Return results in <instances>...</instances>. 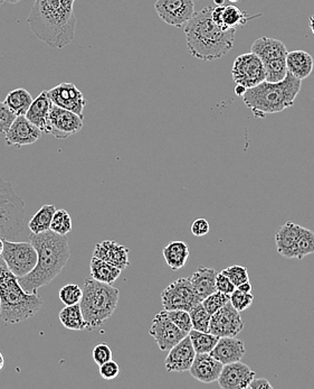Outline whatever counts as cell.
Returning <instances> with one entry per match:
<instances>
[{
  "label": "cell",
  "instance_id": "45",
  "mask_svg": "<svg viewBox=\"0 0 314 389\" xmlns=\"http://www.w3.org/2000/svg\"><path fill=\"white\" fill-rule=\"evenodd\" d=\"M100 367V375L102 378L105 380H113L117 378L120 374V366L117 363H115L113 359L112 360L107 361L101 365Z\"/></svg>",
  "mask_w": 314,
  "mask_h": 389
},
{
  "label": "cell",
  "instance_id": "7",
  "mask_svg": "<svg viewBox=\"0 0 314 389\" xmlns=\"http://www.w3.org/2000/svg\"><path fill=\"white\" fill-rule=\"evenodd\" d=\"M25 202L13 186L0 176V238L11 239L21 235L25 223Z\"/></svg>",
  "mask_w": 314,
  "mask_h": 389
},
{
  "label": "cell",
  "instance_id": "5",
  "mask_svg": "<svg viewBox=\"0 0 314 389\" xmlns=\"http://www.w3.org/2000/svg\"><path fill=\"white\" fill-rule=\"evenodd\" d=\"M42 305L38 294L25 292L19 277L9 271L0 256V319L7 324L21 323L36 315Z\"/></svg>",
  "mask_w": 314,
  "mask_h": 389
},
{
  "label": "cell",
  "instance_id": "2",
  "mask_svg": "<svg viewBox=\"0 0 314 389\" xmlns=\"http://www.w3.org/2000/svg\"><path fill=\"white\" fill-rule=\"evenodd\" d=\"M29 243L36 249V266L28 274L19 277V282L25 292L36 294L39 288L50 284L62 273L70 259V251L68 237L52 230L31 233Z\"/></svg>",
  "mask_w": 314,
  "mask_h": 389
},
{
  "label": "cell",
  "instance_id": "10",
  "mask_svg": "<svg viewBox=\"0 0 314 389\" xmlns=\"http://www.w3.org/2000/svg\"><path fill=\"white\" fill-rule=\"evenodd\" d=\"M161 302L166 311L184 310L189 312L200 300L194 292L189 278H179L168 285L161 293Z\"/></svg>",
  "mask_w": 314,
  "mask_h": 389
},
{
  "label": "cell",
  "instance_id": "13",
  "mask_svg": "<svg viewBox=\"0 0 314 389\" xmlns=\"http://www.w3.org/2000/svg\"><path fill=\"white\" fill-rule=\"evenodd\" d=\"M83 118L70 110L53 105L48 118V133L55 138L66 139L80 133L83 128Z\"/></svg>",
  "mask_w": 314,
  "mask_h": 389
},
{
  "label": "cell",
  "instance_id": "1",
  "mask_svg": "<svg viewBox=\"0 0 314 389\" xmlns=\"http://www.w3.org/2000/svg\"><path fill=\"white\" fill-rule=\"evenodd\" d=\"M72 0H35L27 23L37 39L53 49H64L75 37Z\"/></svg>",
  "mask_w": 314,
  "mask_h": 389
},
{
  "label": "cell",
  "instance_id": "50",
  "mask_svg": "<svg viewBox=\"0 0 314 389\" xmlns=\"http://www.w3.org/2000/svg\"><path fill=\"white\" fill-rule=\"evenodd\" d=\"M246 88H245V86H239V84H237L236 86H235V94H237V96H239V97H243V94H245V92H246Z\"/></svg>",
  "mask_w": 314,
  "mask_h": 389
},
{
  "label": "cell",
  "instance_id": "29",
  "mask_svg": "<svg viewBox=\"0 0 314 389\" xmlns=\"http://www.w3.org/2000/svg\"><path fill=\"white\" fill-rule=\"evenodd\" d=\"M58 318H60V321L62 322L63 325L68 330H72V331L88 330V324L84 320L80 304L66 305L58 314Z\"/></svg>",
  "mask_w": 314,
  "mask_h": 389
},
{
  "label": "cell",
  "instance_id": "53",
  "mask_svg": "<svg viewBox=\"0 0 314 389\" xmlns=\"http://www.w3.org/2000/svg\"><path fill=\"white\" fill-rule=\"evenodd\" d=\"M4 251V239L3 238H0V256H1V253H3Z\"/></svg>",
  "mask_w": 314,
  "mask_h": 389
},
{
  "label": "cell",
  "instance_id": "43",
  "mask_svg": "<svg viewBox=\"0 0 314 389\" xmlns=\"http://www.w3.org/2000/svg\"><path fill=\"white\" fill-rule=\"evenodd\" d=\"M16 117L17 116L5 105V102L0 101V133L1 135H5L7 133Z\"/></svg>",
  "mask_w": 314,
  "mask_h": 389
},
{
  "label": "cell",
  "instance_id": "20",
  "mask_svg": "<svg viewBox=\"0 0 314 389\" xmlns=\"http://www.w3.org/2000/svg\"><path fill=\"white\" fill-rule=\"evenodd\" d=\"M129 248L121 243L113 241H105L98 243L94 248L93 256L107 261L117 268L125 271L130 261H129Z\"/></svg>",
  "mask_w": 314,
  "mask_h": 389
},
{
  "label": "cell",
  "instance_id": "3",
  "mask_svg": "<svg viewBox=\"0 0 314 389\" xmlns=\"http://www.w3.org/2000/svg\"><path fill=\"white\" fill-rule=\"evenodd\" d=\"M213 7L203 8L184 26L188 52L202 61L223 58L234 46L236 29L219 27L211 19Z\"/></svg>",
  "mask_w": 314,
  "mask_h": 389
},
{
  "label": "cell",
  "instance_id": "55",
  "mask_svg": "<svg viewBox=\"0 0 314 389\" xmlns=\"http://www.w3.org/2000/svg\"><path fill=\"white\" fill-rule=\"evenodd\" d=\"M214 3L216 4V6L224 5V0H214Z\"/></svg>",
  "mask_w": 314,
  "mask_h": 389
},
{
  "label": "cell",
  "instance_id": "47",
  "mask_svg": "<svg viewBox=\"0 0 314 389\" xmlns=\"http://www.w3.org/2000/svg\"><path fill=\"white\" fill-rule=\"evenodd\" d=\"M209 230H211L209 222L204 218H199L192 222V233L195 237H204L209 233Z\"/></svg>",
  "mask_w": 314,
  "mask_h": 389
},
{
  "label": "cell",
  "instance_id": "58",
  "mask_svg": "<svg viewBox=\"0 0 314 389\" xmlns=\"http://www.w3.org/2000/svg\"><path fill=\"white\" fill-rule=\"evenodd\" d=\"M72 1H75V0H72Z\"/></svg>",
  "mask_w": 314,
  "mask_h": 389
},
{
  "label": "cell",
  "instance_id": "9",
  "mask_svg": "<svg viewBox=\"0 0 314 389\" xmlns=\"http://www.w3.org/2000/svg\"><path fill=\"white\" fill-rule=\"evenodd\" d=\"M231 76L235 84L251 89L265 81L264 63L253 52L239 55L231 68Z\"/></svg>",
  "mask_w": 314,
  "mask_h": 389
},
{
  "label": "cell",
  "instance_id": "14",
  "mask_svg": "<svg viewBox=\"0 0 314 389\" xmlns=\"http://www.w3.org/2000/svg\"><path fill=\"white\" fill-rule=\"evenodd\" d=\"M244 329V321L241 313L231 302L225 304L219 311L211 314L209 332L217 337H236Z\"/></svg>",
  "mask_w": 314,
  "mask_h": 389
},
{
  "label": "cell",
  "instance_id": "49",
  "mask_svg": "<svg viewBox=\"0 0 314 389\" xmlns=\"http://www.w3.org/2000/svg\"><path fill=\"white\" fill-rule=\"evenodd\" d=\"M237 290L243 291V292L245 293H252V284H251V282H245L243 283V284L239 285V286H237Z\"/></svg>",
  "mask_w": 314,
  "mask_h": 389
},
{
  "label": "cell",
  "instance_id": "15",
  "mask_svg": "<svg viewBox=\"0 0 314 389\" xmlns=\"http://www.w3.org/2000/svg\"><path fill=\"white\" fill-rule=\"evenodd\" d=\"M47 92L53 105L70 110L84 119V108L88 105V100L75 84L63 82L54 86L53 89L47 90Z\"/></svg>",
  "mask_w": 314,
  "mask_h": 389
},
{
  "label": "cell",
  "instance_id": "37",
  "mask_svg": "<svg viewBox=\"0 0 314 389\" xmlns=\"http://www.w3.org/2000/svg\"><path fill=\"white\" fill-rule=\"evenodd\" d=\"M50 230L58 235L66 236L72 231V218L66 210L61 209L55 211L51 222Z\"/></svg>",
  "mask_w": 314,
  "mask_h": 389
},
{
  "label": "cell",
  "instance_id": "16",
  "mask_svg": "<svg viewBox=\"0 0 314 389\" xmlns=\"http://www.w3.org/2000/svg\"><path fill=\"white\" fill-rule=\"evenodd\" d=\"M42 136V131L33 125L25 116H17L11 127L5 133V141L8 146L17 148L34 144Z\"/></svg>",
  "mask_w": 314,
  "mask_h": 389
},
{
  "label": "cell",
  "instance_id": "36",
  "mask_svg": "<svg viewBox=\"0 0 314 389\" xmlns=\"http://www.w3.org/2000/svg\"><path fill=\"white\" fill-rule=\"evenodd\" d=\"M314 253V233L307 228L301 227L299 241L296 246V259H303L304 257Z\"/></svg>",
  "mask_w": 314,
  "mask_h": 389
},
{
  "label": "cell",
  "instance_id": "18",
  "mask_svg": "<svg viewBox=\"0 0 314 389\" xmlns=\"http://www.w3.org/2000/svg\"><path fill=\"white\" fill-rule=\"evenodd\" d=\"M195 357V349L192 347L189 335H187L169 350L168 355L164 360V366L169 373L189 371Z\"/></svg>",
  "mask_w": 314,
  "mask_h": 389
},
{
  "label": "cell",
  "instance_id": "6",
  "mask_svg": "<svg viewBox=\"0 0 314 389\" xmlns=\"http://www.w3.org/2000/svg\"><path fill=\"white\" fill-rule=\"evenodd\" d=\"M83 295L80 300V308L88 330L98 329L115 313L119 302L120 292L113 285L98 282L93 278H86L83 284Z\"/></svg>",
  "mask_w": 314,
  "mask_h": 389
},
{
  "label": "cell",
  "instance_id": "54",
  "mask_svg": "<svg viewBox=\"0 0 314 389\" xmlns=\"http://www.w3.org/2000/svg\"><path fill=\"white\" fill-rule=\"evenodd\" d=\"M7 3L13 4V5H15V4H19L21 0H6Z\"/></svg>",
  "mask_w": 314,
  "mask_h": 389
},
{
  "label": "cell",
  "instance_id": "21",
  "mask_svg": "<svg viewBox=\"0 0 314 389\" xmlns=\"http://www.w3.org/2000/svg\"><path fill=\"white\" fill-rule=\"evenodd\" d=\"M301 226L288 221L276 230V251L286 259L296 257V246L299 241Z\"/></svg>",
  "mask_w": 314,
  "mask_h": 389
},
{
  "label": "cell",
  "instance_id": "27",
  "mask_svg": "<svg viewBox=\"0 0 314 389\" xmlns=\"http://www.w3.org/2000/svg\"><path fill=\"white\" fill-rule=\"evenodd\" d=\"M164 257L172 271H179L184 268L189 259V246L184 241H177L169 243L164 248Z\"/></svg>",
  "mask_w": 314,
  "mask_h": 389
},
{
  "label": "cell",
  "instance_id": "35",
  "mask_svg": "<svg viewBox=\"0 0 314 389\" xmlns=\"http://www.w3.org/2000/svg\"><path fill=\"white\" fill-rule=\"evenodd\" d=\"M189 315L192 319V329L197 330V331L209 332L211 315L206 311L202 302L190 310Z\"/></svg>",
  "mask_w": 314,
  "mask_h": 389
},
{
  "label": "cell",
  "instance_id": "30",
  "mask_svg": "<svg viewBox=\"0 0 314 389\" xmlns=\"http://www.w3.org/2000/svg\"><path fill=\"white\" fill-rule=\"evenodd\" d=\"M4 102L16 116H25L33 102V97L26 89L19 88L9 92Z\"/></svg>",
  "mask_w": 314,
  "mask_h": 389
},
{
  "label": "cell",
  "instance_id": "19",
  "mask_svg": "<svg viewBox=\"0 0 314 389\" xmlns=\"http://www.w3.org/2000/svg\"><path fill=\"white\" fill-rule=\"evenodd\" d=\"M223 363L214 358L211 353H196L189 371L196 380L203 384H211L219 380Z\"/></svg>",
  "mask_w": 314,
  "mask_h": 389
},
{
  "label": "cell",
  "instance_id": "48",
  "mask_svg": "<svg viewBox=\"0 0 314 389\" xmlns=\"http://www.w3.org/2000/svg\"><path fill=\"white\" fill-rule=\"evenodd\" d=\"M260 388H273V386L272 385H271V383L268 382V379H265V378L253 379L252 383L249 384L248 389H260Z\"/></svg>",
  "mask_w": 314,
  "mask_h": 389
},
{
  "label": "cell",
  "instance_id": "40",
  "mask_svg": "<svg viewBox=\"0 0 314 389\" xmlns=\"http://www.w3.org/2000/svg\"><path fill=\"white\" fill-rule=\"evenodd\" d=\"M225 276L229 277L231 282L235 285V286H239L243 283L248 282V271L246 267L241 266L239 264L231 265V266L227 267V268L221 271Z\"/></svg>",
  "mask_w": 314,
  "mask_h": 389
},
{
  "label": "cell",
  "instance_id": "4",
  "mask_svg": "<svg viewBox=\"0 0 314 389\" xmlns=\"http://www.w3.org/2000/svg\"><path fill=\"white\" fill-rule=\"evenodd\" d=\"M301 80L288 72L283 81L276 84L262 82L247 89L241 99L255 118H265L271 113H281L292 107L301 91Z\"/></svg>",
  "mask_w": 314,
  "mask_h": 389
},
{
  "label": "cell",
  "instance_id": "22",
  "mask_svg": "<svg viewBox=\"0 0 314 389\" xmlns=\"http://www.w3.org/2000/svg\"><path fill=\"white\" fill-rule=\"evenodd\" d=\"M211 355L223 365L241 361L245 355L244 341L236 337H221Z\"/></svg>",
  "mask_w": 314,
  "mask_h": 389
},
{
  "label": "cell",
  "instance_id": "11",
  "mask_svg": "<svg viewBox=\"0 0 314 389\" xmlns=\"http://www.w3.org/2000/svg\"><path fill=\"white\" fill-rule=\"evenodd\" d=\"M155 9L164 23L174 27L184 26L196 14L194 0H157Z\"/></svg>",
  "mask_w": 314,
  "mask_h": 389
},
{
  "label": "cell",
  "instance_id": "39",
  "mask_svg": "<svg viewBox=\"0 0 314 389\" xmlns=\"http://www.w3.org/2000/svg\"><path fill=\"white\" fill-rule=\"evenodd\" d=\"M83 295V290L76 284H68L60 290V298L66 305H74L80 303Z\"/></svg>",
  "mask_w": 314,
  "mask_h": 389
},
{
  "label": "cell",
  "instance_id": "57",
  "mask_svg": "<svg viewBox=\"0 0 314 389\" xmlns=\"http://www.w3.org/2000/svg\"><path fill=\"white\" fill-rule=\"evenodd\" d=\"M231 3H237V1H239V0H229Z\"/></svg>",
  "mask_w": 314,
  "mask_h": 389
},
{
  "label": "cell",
  "instance_id": "52",
  "mask_svg": "<svg viewBox=\"0 0 314 389\" xmlns=\"http://www.w3.org/2000/svg\"><path fill=\"white\" fill-rule=\"evenodd\" d=\"M5 366V359H4L3 353H0V370Z\"/></svg>",
  "mask_w": 314,
  "mask_h": 389
},
{
  "label": "cell",
  "instance_id": "41",
  "mask_svg": "<svg viewBox=\"0 0 314 389\" xmlns=\"http://www.w3.org/2000/svg\"><path fill=\"white\" fill-rule=\"evenodd\" d=\"M253 300H254V295L252 293H245L237 288L229 295V302L239 313L246 311L247 308L252 305Z\"/></svg>",
  "mask_w": 314,
  "mask_h": 389
},
{
  "label": "cell",
  "instance_id": "46",
  "mask_svg": "<svg viewBox=\"0 0 314 389\" xmlns=\"http://www.w3.org/2000/svg\"><path fill=\"white\" fill-rule=\"evenodd\" d=\"M215 285L216 291H219V292L227 294V295H231V293L236 290V286L223 273H219L216 276Z\"/></svg>",
  "mask_w": 314,
  "mask_h": 389
},
{
  "label": "cell",
  "instance_id": "31",
  "mask_svg": "<svg viewBox=\"0 0 314 389\" xmlns=\"http://www.w3.org/2000/svg\"><path fill=\"white\" fill-rule=\"evenodd\" d=\"M251 17L245 11H241V8L237 6L229 5L224 7L223 15H221V23L219 27L225 29H236L237 26L245 25L249 19H255Z\"/></svg>",
  "mask_w": 314,
  "mask_h": 389
},
{
  "label": "cell",
  "instance_id": "42",
  "mask_svg": "<svg viewBox=\"0 0 314 389\" xmlns=\"http://www.w3.org/2000/svg\"><path fill=\"white\" fill-rule=\"evenodd\" d=\"M166 313L169 319L172 320L177 327L182 329V331L189 333L190 330L192 329L189 312L184 311V310H170V311H166Z\"/></svg>",
  "mask_w": 314,
  "mask_h": 389
},
{
  "label": "cell",
  "instance_id": "24",
  "mask_svg": "<svg viewBox=\"0 0 314 389\" xmlns=\"http://www.w3.org/2000/svg\"><path fill=\"white\" fill-rule=\"evenodd\" d=\"M252 52L256 54L263 63L276 59L286 58L288 54L286 44L278 39L262 36L252 45Z\"/></svg>",
  "mask_w": 314,
  "mask_h": 389
},
{
  "label": "cell",
  "instance_id": "32",
  "mask_svg": "<svg viewBox=\"0 0 314 389\" xmlns=\"http://www.w3.org/2000/svg\"><path fill=\"white\" fill-rule=\"evenodd\" d=\"M56 208L53 204H45L31 218L28 228L31 233H42L50 230L51 222Z\"/></svg>",
  "mask_w": 314,
  "mask_h": 389
},
{
  "label": "cell",
  "instance_id": "56",
  "mask_svg": "<svg viewBox=\"0 0 314 389\" xmlns=\"http://www.w3.org/2000/svg\"><path fill=\"white\" fill-rule=\"evenodd\" d=\"M6 3V0H0V6L3 5V4Z\"/></svg>",
  "mask_w": 314,
  "mask_h": 389
},
{
  "label": "cell",
  "instance_id": "38",
  "mask_svg": "<svg viewBox=\"0 0 314 389\" xmlns=\"http://www.w3.org/2000/svg\"><path fill=\"white\" fill-rule=\"evenodd\" d=\"M229 295L224 294V293L219 292V291H215L213 294L204 298V300H202V304H203L204 308H206V311L211 315V314L219 311V308H223V306L225 305V304L229 303Z\"/></svg>",
  "mask_w": 314,
  "mask_h": 389
},
{
  "label": "cell",
  "instance_id": "23",
  "mask_svg": "<svg viewBox=\"0 0 314 389\" xmlns=\"http://www.w3.org/2000/svg\"><path fill=\"white\" fill-rule=\"evenodd\" d=\"M52 107V100L45 90L38 94L36 99L33 100L25 117L42 133H48V118Z\"/></svg>",
  "mask_w": 314,
  "mask_h": 389
},
{
  "label": "cell",
  "instance_id": "44",
  "mask_svg": "<svg viewBox=\"0 0 314 389\" xmlns=\"http://www.w3.org/2000/svg\"><path fill=\"white\" fill-rule=\"evenodd\" d=\"M113 359V351L107 343H100L93 349V360L98 366H101L104 363Z\"/></svg>",
  "mask_w": 314,
  "mask_h": 389
},
{
  "label": "cell",
  "instance_id": "34",
  "mask_svg": "<svg viewBox=\"0 0 314 389\" xmlns=\"http://www.w3.org/2000/svg\"><path fill=\"white\" fill-rule=\"evenodd\" d=\"M265 81L271 84L283 81L288 74L286 58L276 59V60L264 62Z\"/></svg>",
  "mask_w": 314,
  "mask_h": 389
},
{
  "label": "cell",
  "instance_id": "26",
  "mask_svg": "<svg viewBox=\"0 0 314 389\" xmlns=\"http://www.w3.org/2000/svg\"><path fill=\"white\" fill-rule=\"evenodd\" d=\"M216 276H217V272L215 269L199 267L190 277L189 281L192 283V288H194V292L196 293L200 302L215 292Z\"/></svg>",
  "mask_w": 314,
  "mask_h": 389
},
{
  "label": "cell",
  "instance_id": "25",
  "mask_svg": "<svg viewBox=\"0 0 314 389\" xmlns=\"http://www.w3.org/2000/svg\"><path fill=\"white\" fill-rule=\"evenodd\" d=\"M313 58L305 51H293L286 54V68L288 74H291L294 78L299 79L301 81L309 78L313 71Z\"/></svg>",
  "mask_w": 314,
  "mask_h": 389
},
{
  "label": "cell",
  "instance_id": "8",
  "mask_svg": "<svg viewBox=\"0 0 314 389\" xmlns=\"http://www.w3.org/2000/svg\"><path fill=\"white\" fill-rule=\"evenodd\" d=\"M1 257L9 271L19 278L31 273L36 266V249L31 243H17L4 239Z\"/></svg>",
  "mask_w": 314,
  "mask_h": 389
},
{
  "label": "cell",
  "instance_id": "12",
  "mask_svg": "<svg viewBox=\"0 0 314 389\" xmlns=\"http://www.w3.org/2000/svg\"><path fill=\"white\" fill-rule=\"evenodd\" d=\"M149 333L156 340L161 351L170 350L174 345L188 335L187 332L182 331L169 319L164 310L155 316Z\"/></svg>",
  "mask_w": 314,
  "mask_h": 389
},
{
  "label": "cell",
  "instance_id": "51",
  "mask_svg": "<svg viewBox=\"0 0 314 389\" xmlns=\"http://www.w3.org/2000/svg\"><path fill=\"white\" fill-rule=\"evenodd\" d=\"M309 26L312 33L314 34V16H311V17L309 19Z\"/></svg>",
  "mask_w": 314,
  "mask_h": 389
},
{
  "label": "cell",
  "instance_id": "28",
  "mask_svg": "<svg viewBox=\"0 0 314 389\" xmlns=\"http://www.w3.org/2000/svg\"><path fill=\"white\" fill-rule=\"evenodd\" d=\"M90 268H91L92 278L105 284H113L122 273L121 269L95 256L92 257Z\"/></svg>",
  "mask_w": 314,
  "mask_h": 389
},
{
  "label": "cell",
  "instance_id": "33",
  "mask_svg": "<svg viewBox=\"0 0 314 389\" xmlns=\"http://www.w3.org/2000/svg\"><path fill=\"white\" fill-rule=\"evenodd\" d=\"M196 353H211L219 341V337L211 332L197 331L192 329L188 333Z\"/></svg>",
  "mask_w": 314,
  "mask_h": 389
},
{
  "label": "cell",
  "instance_id": "17",
  "mask_svg": "<svg viewBox=\"0 0 314 389\" xmlns=\"http://www.w3.org/2000/svg\"><path fill=\"white\" fill-rule=\"evenodd\" d=\"M255 371L241 361L224 365L217 382L223 389H248Z\"/></svg>",
  "mask_w": 314,
  "mask_h": 389
}]
</instances>
